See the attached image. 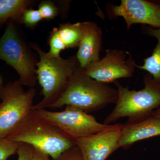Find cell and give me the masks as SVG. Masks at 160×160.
<instances>
[{
	"label": "cell",
	"mask_w": 160,
	"mask_h": 160,
	"mask_svg": "<svg viewBox=\"0 0 160 160\" xmlns=\"http://www.w3.org/2000/svg\"><path fill=\"white\" fill-rule=\"evenodd\" d=\"M137 64L128 51L118 49L106 50L102 58L82 69L86 75L99 82L108 84L133 75Z\"/></svg>",
	"instance_id": "obj_8"
},
{
	"label": "cell",
	"mask_w": 160,
	"mask_h": 160,
	"mask_svg": "<svg viewBox=\"0 0 160 160\" xmlns=\"http://www.w3.org/2000/svg\"><path fill=\"white\" fill-rule=\"evenodd\" d=\"M122 124H114L110 129L75 140L83 160H106L120 146Z\"/></svg>",
	"instance_id": "obj_10"
},
{
	"label": "cell",
	"mask_w": 160,
	"mask_h": 160,
	"mask_svg": "<svg viewBox=\"0 0 160 160\" xmlns=\"http://www.w3.org/2000/svg\"><path fill=\"white\" fill-rule=\"evenodd\" d=\"M110 18H122L129 29L134 24H146L160 29V4L146 0H122L107 8Z\"/></svg>",
	"instance_id": "obj_9"
},
{
	"label": "cell",
	"mask_w": 160,
	"mask_h": 160,
	"mask_svg": "<svg viewBox=\"0 0 160 160\" xmlns=\"http://www.w3.org/2000/svg\"><path fill=\"white\" fill-rule=\"evenodd\" d=\"M33 147L25 143H22L17 152L18 160H29L32 155Z\"/></svg>",
	"instance_id": "obj_21"
},
{
	"label": "cell",
	"mask_w": 160,
	"mask_h": 160,
	"mask_svg": "<svg viewBox=\"0 0 160 160\" xmlns=\"http://www.w3.org/2000/svg\"><path fill=\"white\" fill-rule=\"evenodd\" d=\"M21 144L7 138L0 139V160H7L9 157L17 153Z\"/></svg>",
	"instance_id": "obj_18"
},
{
	"label": "cell",
	"mask_w": 160,
	"mask_h": 160,
	"mask_svg": "<svg viewBox=\"0 0 160 160\" xmlns=\"http://www.w3.org/2000/svg\"><path fill=\"white\" fill-rule=\"evenodd\" d=\"M23 86L15 80L0 87V139L8 137L32 110L35 89L25 91Z\"/></svg>",
	"instance_id": "obj_6"
},
{
	"label": "cell",
	"mask_w": 160,
	"mask_h": 160,
	"mask_svg": "<svg viewBox=\"0 0 160 160\" xmlns=\"http://www.w3.org/2000/svg\"><path fill=\"white\" fill-rule=\"evenodd\" d=\"M147 31L148 34L156 39L157 44L151 55L144 59L142 66L137 65L136 68L147 71L156 82L160 84V29L150 28Z\"/></svg>",
	"instance_id": "obj_14"
},
{
	"label": "cell",
	"mask_w": 160,
	"mask_h": 160,
	"mask_svg": "<svg viewBox=\"0 0 160 160\" xmlns=\"http://www.w3.org/2000/svg\"><path fill=\"white\" fill-rule=\"evenodd\" d=\"M38 10L40 12L43 20L53 19L60 14V8L51 1H43L40 3Z\"/></svg>",
	"instance_id": "obj_17"
},
{
	"label": "cell",
	"mask_w": 160,
	"mask_h": 160,
	"mask_svg": "<svg viewBox=\"0 0 160 160\" xmlns=\"http://www.w3.org/2000/svg\"><path fill=\"white\" fill-rule=\"evenodd\" d=\"M2 78H1V76H0V87L1 86H2Z\"/></svg>",
	"instance_id": "obj_24"
},
{
	"label": "cell",
	"mask_w": 160,
	"mask_h": 160,
	"mask_svg": "<svg viewBox=\"0 0 160 160\" xmlns=\"http://www.w3.org/2000/svg\"><path fill=\"white\" fill-rule=\"evenodd\" d=\"M34 2L30 0H0V24L9 20L22 24L23 13Z\"/></svg>",
	"instance_id": "obj_13"
},
{
	"label": "cell",
	"mask_w": 160,
	"mask_h": 160,
	"mask_svg": "<svg viewBox=\"0 0 160 160\" xmlns=\"http://www.w3.org/2000/svg\"><path fill=\"white\" fill-rule=\"evenodd\" d=\"M118 98L117 89L86 75L81 68L72 78L62 97L49 108L72 106L89 113L115 104Z\"/></svg>",
	"instance_id": "obj_4"
},
{
	"label": "cell",
	"mask_w": 160,
	"mask_h": 160,
	"mask_svg": "<svg viewBox=\"0 0 160 160\" xmlns=\"http://www.w3.org/2000/svg\"><path fill=\"white\" fill-rule=\"evenodd\" d=\"M58 160H83L79 149L73 146L65 151Z\"/></svg>",
	"instance_id": "obj_20"
},
{
	"label": "cell",
	"mask_w": 160,
	"mask_h": 160,
	"mask_svg": "<svg viewBox=\"0 0 160 160\" xmlns=\"http://www.w3.org/2000/svg\"><path fill=\"white\" fill-rule=\"evenodd\" d=\"M14 21L6 22L0 38V60L12 66L19 75L23 86L34 88L37 82L36 70L38 60L34 52L22 37Z\"/></svg>",
	"instance_id": "obj_5"
},
{
	"label": "cell",
	"mask_w": 160,
	"mask_h": 160,
	"mask_svg": "<svg viewBox=\"0 0 160 160\" xmlns=\"http://www.w3.org/2000/svg\"><path fill=\"white\" fill-rule=\"evenodd\" d=\"M58 30L60 39L66 49L78 47L82 35V22L61 24Z\"/></svg>",
	"instance_id": "obj_15"
},
{
	"label": "cell",
	"mask_w": 160,
	"mask_h": 160,
	"mask_svg": "<svg viewBox=\"0 0 160 160\" xmlns=\"http://www.w3.org/2000/svg\"><path fill=\"white\" fill-rule=\"evenodd\" d=\"M43 20L42 15L38 9L29 8L23 13L22 24L30 29H33Z\"/></svg>",
	"instance_id": "obj_19"
},
{
	"label": "cell",
	"mask_w": 160,
	"mask_h": 160,
	"mask_svg": "<svg viewBox=\"0 0 160 160\" xmlns=\"http://www.w3.org/2000/svg\"><path fill=\"white\" fill-rule=\"evenodd\" d=\"M151 116L160 118V107L153 112V113L152 114Z\"/></svg>",
	"instance_id": "obj_23"
},
{
	"label": "cell",
	"mask_w": 160,
	"mask_h": 160,
	"mask_svg": "<svg viewBox=\"0 0 160 160\" xmlns=\"http://www.w3.org/2000/svg\"><path fill=\"white\" fill-rule=\"evenodd\" d=\"M160 136V118L151 116L135 123L122 124L120 146L129 149L133 144L142 140Z\"/></svg>",
	"instance_id": "obj_12"
},
{
	"label": "cell",
	"mask_w": 160,
	"mask_h": 160,
	"mask_svg": "<svg viewBox=\"0 0 160 160\" xmlns=\"http://www.w3.org/2000/svg\"><path fill=\"white\" fill-rule=\"evenodd\" d=\"M4 25V24H0V29L2 27V26Z\"/></svg>",
	"instance_id": "obj_25"
},
{
	"label": "cell",
	"mask_w": 160,
	"mask_h": 160,
	"mask_svg": "<svg viewBox=\"0 0 160 160\" xmlns=\"http://www.w3.org/2000/svg\"><path fill=\"white\" fill-rule=\"evenodd\" d=\"M35 111L41 117L74 140L110 129L114 125L100 123L93 116L73 106H66L62 111L46 109Z\"/></svg>",
	"instance_id": "obj_7"
},
{
	"label": "cell",
	"mask_w": 160,
	"mask_h": 160,
	"mask_svg": "<svg viewBox=\"0 0 160 160\" xmlns=\"http://www.w3.org/2000/svg\"><path fill=\"white\" fill-rule=\"evenodd\" d=\"M82 35L76 56L80 67L84 69L101 58L103 33L101 28L94 22H82Z\"/></svg>",
	"instance_id": "obj_11"
},
{
	"label": "cell",
	"mask_w": 160,
	"mask_h": 160,
	"mask_svg": "<svg viewBox=\"0 0 160 160\" xmlns=\"http://www.w3.org/2000/svg\"><path fill=\"white\" fill-rule=\"evenodd\" d=\"M29 160H51L48 155L33 148L32 155Z\"/></svg>",
	"instance_id": "obj_22"
},
{
	"label": "cell",
	"mask_w": 160,
	"mask_h": 160,
	"mask_svg": "<svg viewBox=\"0 0 160 160\" xmlns=\"http://www.w3.org/2000/svg\"><path fill=\"white\" fill-rule=\"evenodd\" d=\"M144 87L139 90H130L119 82L114 83L117 87L118 98L115 106L104 121L110 125L121 118H127V123H135L151 116L160 107V84L156 82L151 75L146 74L143 79Z\"/></svg>",
	"instance_id": "obj_3"
},
{
	"label": "cell",
	"mask_w": 160,
	"mask_h": 160,
	"mask_svg": "<svg viewBox=\"0 0 160 160\" xmlns=\"http://www.w3.org/2000/svg\"><path fill=\"white\" fill-rule=\"evenodd\" d=\"M0 102H1V99H0Z\"/></svg>",
	"instance_id": "obj_26"
},
{
	"label": "cell",
	"mask_w": 160,
	"mask_h": 160,
	"mask_svg": "<svg viewBox=\"0 0 160 160\" xmlns=\"http://www.w3.org/2000/svg\"><path fill=\"white\" fill-rule=\"evenodd\" d=\"M49 50L47 54L48 56L52 58H61L60 53L62 50L66 49L65 45L62 42L58 32V28L54 27L50 32L49 41Z\"/></svg>",
	"instance_id": "obj_16"
},
{
	"label": "cell",
	"mask_w": 160,
	"mask_h": 160,
	"mask_svg": "<svg viewBox=\"0 0 160 160\" xmlns=\"http://www.w3.org/2000/svg\"><path fill=\"white\" fill-rule=\"evenodd\" d=\"M30 46L38 55L37 78L44 97L41 102L33 105L32 109H46L62 97L72 78L81 67L76 55L66 59L52 58L38 45L30 43Z\"/></svg>",
	"instance_id": "obj_1"
},
{
	"label": "cell",
	"mask_w": 160,
	"mask_h": 160,
	"mask_svg": "<svg viewBox=\"0 0 160 160\" xmlns=\"http://www.w3.org/2000/svg\"><path fill=\"white\" fill-rule=\"evenodd\" d=\"M6 138L12 142L30 145L54 160L76 146L74 139L41 117L33 109Z\"/></svg>",
	"instance_id": "obj_2"
}]
</instances>
